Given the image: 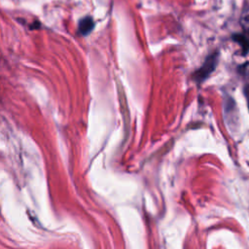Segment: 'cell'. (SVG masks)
Segmentation results:
<instances>
[{"mask_svg": "<svg viewBox=\"0 0 249 249\" xmlns=\"http://www.w3.org/2000/svg\"><path fill=\"white\" fill-rule=\"evenodd\" d=\"M239 23L241 26V32L232 35V40L236 42L242 50L243 54L249 53V4L243 6Z\"/></svg>", "mask_w": 249, "mask_h": 249, "instance_id": "cell-1", "label": "cell"}, {"mask_svg": "<svg viewBox=\"0 0 249 249\" xmlns=\"http://www.w3.org/2000/svg\"><path fill=\"white\" fill-rule=\"evenodd\" d=\"M217 62H218V53H215L210 54L204 61L203 65L196 72L195 79L198 82H201L204 79H206L216 68Z\"/></svg>", "mask_w": 249, "mask_h": 249, "instance_id": "cell-2", "label": "cell"}, {"mask_svg": "<svg viewBox=\"0 0 249 249\" xmlns=\"http://www.w3.org/2000/svg\"><path fill=\"white\" fill-rule=\"evenodd\" d=\"M94 27V21L91 17L87 16L82 18L78 23V32L81 35H88Z\"/></svg>", "mask_w": 249, "mask_h": 249, "instance_id": "cell-3", "label": "cell"}, {"mask_svg": "<svg viewBox=\"0 0 249 249\" xmlns=\"http://www.w3.org/2000/svg\"><path fill=\"white\" fill-rule=\"evenodd\" d=\"M244 95H245V98L247 100V106H248V109H249V84H247L244 88Z\"/></svg>", "mask_w": 249, "mask_h": 249, "instance_id": "cell-4", "label": "cell"}]
</instances>
